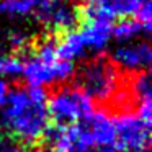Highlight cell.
Returning a JSON list of instances; mask_svg holds the SVG:
<instances>
[{
  "label": "cell",
  "instance_id": "13",
  "mask_svg": "<svg viewBox=\"0 0 152 152\" xmlns=\"http://www.w3.org/2000/svg\"><path fill=\"white\" fill-rule=\"evenodd\" d=\"M7 93H8V83L5 82V80H0V106L5 105Z\"/></svg>",
  "mask_w": 152,
  "mask_h": 152
},
{
  "label": "cell",
  "instance_id": "9",
  "mask_svg": "<svg viewBox=\"0 0 152 152\" xmlns=\"http://www.w3.org/2000/svg\"><path fill=\"white\" fill-rule=\"evenodd\" d=\"M92 134L93 144L100 147H115L116 131L113 119L102 111H93L88 118L82 119Z\"/></svg>",
  "mask_w": 152,
  "mask_h": 152
},
{
  "label": "cell",
  "instance_id": "11",
  "mask_svg": "<svg viewBox=\"0 0 152 152\" xmlns=\"http://www.w3.org/2000/svg\"><path fill=\"white\" fill-rule=\"evenodd\" d=\"M23 62L25 61L18 56H8L2 57V64H0V74L8 77H18L23 74Z\"/></svg>",
  "mask_w": 152,
  "mask_h": 152
},
{
  "label": "cell",
  "instance_id": "8",
  "mask_svg": "<svg viewBox=\"0 0 152 152\" xmlns=\"http://www.w3.org/2000/svg\"><path fill=\"white\" fill-rule=\"evenodd\" d=\"M111 21L100 20V18H90L77 33H79L80 39H82L85 51H95L100 53L106 48L110 38H111Z\"/></svg>",
  "mask_w": 152,
  "mask_h": 152
},
{
  "label": "cell",
  "instance_id": "2",
  "mask_svg": "<svg viewBox=\"0 0 152 152\" xmlns=\"http://www.w3.org/2000/svg\"><path fill=\"white\" fill-rule=\"evenodd\" d=\"M129 72L121 70L108 54H95L83 61L74 72V82L92 102H96L102 110L126 85Z\"/></svg>",
  "mask_w": 152,
  "mask_h": 152
},
{
  "label": "cell",
  "instance_id": "6",
  "mask_svg": "<svg viewBox=\"0 0 152 152\" xmlns=\"http://www.w3.org/2000/svg\"><path fill=\"white\" fill-rule=\"evenodd\" d=\"M74 72L75 67L72 62L59 59L54 62H46L34 54L26 57L23 62V77L26 79V83L30 87H44L54 82L64 83L72 79Z\"/></svg>",
  "mask_w": 152,
  "mask_h": 152
},
{
  "label": "cell",
  "instance_id": "7",
  "mask_svg": "<svg viewBox=\"0 0 152 152\" xmlns=\"http://www.w3.org/2000/svg\"><path fill=\"white\" fill-rule=\"evenodd\" d=\"M110 57L124 72H144V70H149V67H151L152 49L149 41L144 39L136 44H126V46L118 48Z\"/></svg>",
  "mask_w": 152,
  "mask_h": 152
},
{
  "label": "cell",
  "instance_id": "14",
  "mask_svg": "<svg viewBox=\"0 0 152 152\" xmlns=\"http://www.w3.org/2000/svg\"><path fill=\"white\" fill-rule=\"evenodd\" d=\"M0 64H2V56H0Z\"/></svg>",
  "mask_w": 152,
  "mask_h": 152
},
{
  "label": "cell",
  "instance_id": "1",
  "mask_svg": "<svg viewBox=\"0 0 152 152\" xmlns=\"http://www.w3.org/2000/svg\"><path fill=\"white\" fill-rule=\"evenodd\" d=\"M48 93L43 87H8L0 124L5 134L20 145H38L49 124L46 108Z\"/></svg>",
  "mask_w": 152,
  "mask_h": 152
},
{
  "label": "cell",
  "instance_id": "12",
  "mask_svg": "<svg viewBox=\"0 0 152 152\" xmlns=\"http://www.w3.org/2000/svg\"><path fill=\"white\" fill-rule=\"evenodd\" d=\"M134 18L145 28V30L151 33V28H152V10H151V0L142 4L139 7V10L134 13Z\"/></svg>",
  "mask_w": 152,
  "mask_h": 152
},
{
  "label": "cell",
  "instance_id": "3",
  "mask_svg": "<svg viewBox=\"0 0 152 152\" xmlns=\"http://www.w3.org/2000/svg\"><path fill=\"white\" fill-rule=\"evenodd\" d=\"M33 17L56 39L75 33L90 20L85 0H49L33 12Z\"/></svg>",
  "mask_w": 152,
  "mask_h": 152
},
{
  "label": "cell",
  "instance_id": "4",
  "mask_svg": "<svg viewBox=\"0 0 152 152\" xmlns=\"http://www.w3.org/2000/svg\"><path fill=\"white\" fill-rule=\"evenodd\" d=\"M48 115L49 123L70 126L88 118L93 113V102L75 85H59L48 90Z\"/></svg>",
  "mask_w": 152,
  "mask_h": 152
},
{
  "label": "cell",
  "instance_id": "10",
  "mask_svg": "<svg viewBox=\"0 0 152 152\" xmlns=\"http://www.w3.org/2000/svg\"><path fill=\"white\" fill-rule=\"evenodd\" d=\"M149 34V31L139 23L136 18L126 17V18H119L118 23H115L111 26V36L115 39H118L119 43L123 41H129L132 38H136L137 34Z\"/></svg>",
  "mask_w": 152,
  "mask_h": 152
},
{
  "label": "cell",
  "instance_id": "5",
  "mask_svg": "<svg viewBox=\"0 0 152 152\" xmlns=\"http://www.w3.org/2000/svg\"><path fill=\"white\" fill-rule=\"evenodd\" d=\"M113 119L118 152H151V126L136 115H121Z\"/></svg>",
  "mask_w": 152,
  "mask_h": 152
}]
</instances>
